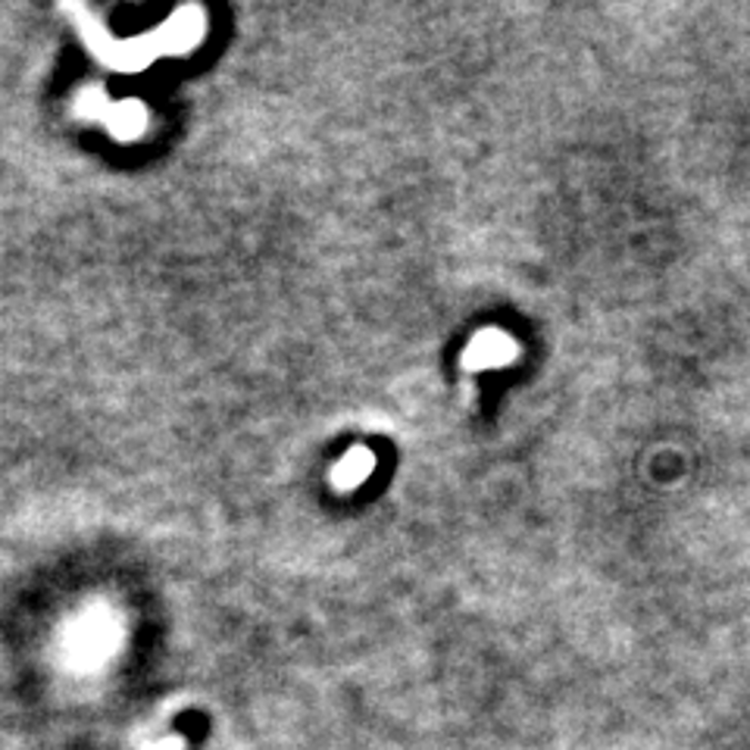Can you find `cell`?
I'll list each match as a JSON object with an SVG mask.
<instances>
[{"label": "cell", "instance_id": "6da1fadb", "mask_svg": "<svg viewBox=\"0 0 750 750\" xmlns=\"http://www.w3.org/2000/svg\"><path fill=\"white\" fill-rule=\"evenodd\" d=\"M500 344H503V338H498V334H484L482 341H476V348H472V350H479V353H476V360H479V363H484V360H500V353H498Z\"/></svg>", "mask_w": 750, "mask_h": 750}]
</instances>
